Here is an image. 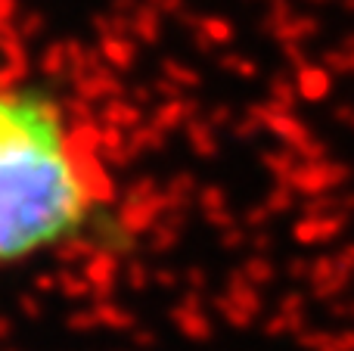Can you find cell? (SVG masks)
<instances>
[{"label":"cell","mask_w":354,"mask_h":351,"mask_svg":"<svg viewBox=\"0 0 354 351\" xmlns=\"http://www.w3.org/2000/svg\"><path fill=\"white\" fill-rule=\"evenodd\" d=\"M87 184L56 112L37 97H0V261L56 243L87 215Z\"/></svg>","instance_id":"1"}]
</instances>
